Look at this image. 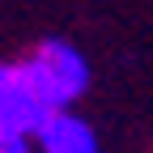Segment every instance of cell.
Segmentation results:
<instances>
[{
	"instance_id": "6da1fadb",
	"label": "cell",
	"mask_w": 153,
	"mask_h": 153,
	"mask_svg": "<svg viewBox=\"0 0 153 153\" xmlns=\"http://www.w3.org/2000/svg\"><path fill=\"white\" fill-rule=\"evenodd\" d=\"M22 68L30 76L34 94L47 102V111H72L85 98L89 81H94L89 55L76 43H68V38H43V43H34L30 55L22 60Z\"/></svg>"
},
{
	"instance_id": "7a4b0ae2",
	"label": "cell",
	"mask_w": 153,
	"mask_h": 153,
	"mask_svg": "<svg viewBox=\"0 0 153 153\" xmlns=\"http://www.w3.org/2000/svg\"><path fill=\"white\" fill-rule=\"evenodd\" d=\"M51 115L55 111H47V102L34 94L22 60H0V132L34 136Z\"/></svg>"
},
{
	"instance_id": "3957f363",
	"label": "cell",
	"mask_w": 153,
	"mask_h": 153,
	"mask_svg": "<svg viewBox=\"0 0 153 153\" xmlns=\"http://www.w3.org/2000/svg\"><path fill=\"white\" fill-rule=\"evenodd\" d=\"M34 153H102V145L89 119H81L76 111H55L34 132Z\"/></svg>"
},
{
	"instance_id": "277c9868",
	"label": "cell",
	"mask_w": 153,
	"mask_h": 153,
	"mask_svg": "<svg viewBox=\"0 0 153 153\" xmlns=\"http://www.w3.org/2000/svg\"><path fill=\"white\" fill-rule=\"evenodd\" d=\"M0 153H34V136H17V132H0Z\"/></svg>"
}]
</instances>
